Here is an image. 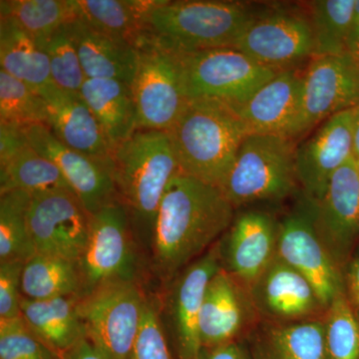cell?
<instances>
[{
	"mask_svg": "<svg viewBox=\"0 0 359 359\" xmlns=\"http://www.w3.org/2000/svg\"><path fill=\"white\" fill-rule=\"evenodd\" d=\"M233 48L271 69H290L304 59L313 57L311 21L304 14L292 11L257 13L243 29Z\"/></svg>",
	"mask_w": 359,
	"mask_h": 359,
	"instance_id": "obj_13",
	"label": "cell"
},
{
	"mask_svg": "<svg viewBox=\"0 0 359 359\" xmlns=\"http://www.w3.org/2000/svg\"><path fill=\"white\" fill-rule=\"evenodd\" d=\"M139 247L119 200L92 215L88 244L76 263L81 285L79 299L112 283H140Z\"/></svg>",
	"mask_w": 359,
	"mask_h": 359,
	"instance_id": "obj_6",
	"label": "cell"
},
{
	"mask_svg": "<svg viewBox=\"0 0 359 359\" xmlns=\"http://www.w3.org/2000/svg\"><path fill=\"white\" fill-rule=\"evenodd\" d=\"M80 96L95 116L111 149L138 131V111L131 84L119 80L86 79Z\"/></svg>",
	"mask_w": 359,
	"mask_h": 359,
	"instance_id": "obj_24",
	"label": "cell"
},
{
	"mask_svg": "<svg viewBox=\"0 0 359 359\" xmlns=\"http://www.w3.org/2000/svg\"><path fill=\"white\" fill-rule=\"evenodd\" d=\"M245 359H250V358H249V355H248V353H247V355H245Z\"/></svg>",
	"mask_w": 359,
	"mask_h": 359,
	"instance_id": "obj_46",
	"label": "cell"
},
{
	"mask_svg": "<svg viewBox=\"0 0 359 359\" xmlns=\"http://www.w3.org/2000/svg\"><path fill=\"white\" fill-rule=\"evenodd\" d=\"M0 65L40 96L55 85L46 53L11 18H0Z\"/></svg>",
	"mask_w": 359,
	"mask_h": 359,
	"instance_id": "obj_27",
	"label": "cell"
},
{
	"mask_svg": "<svg viewBox=\"0 0 359 359\" xmlns=\"http://www.w3.org/2000/svg\"><path fill=\"white\" fill-rule=\"evenodd\" d=\"M304 74L280 71L244 103L231 104L249 134L294 138L302 112Z\"/></svg>",
	"mask_w": 359,
	"mask_h": 359,
	"instance_id": "obj_18",
	"label": "cell"
},
{
	"mask_svg": "<svg viewBox=\"0 0 359 359\" xmlns=\"http://www.w3.org/2000/svg\"><path fill=\"white\" fill-rule=\"evenodd\" d=\"M28 144L53 162L90 214L118 200L112 162L92 159L66 147L44 124L25 127Z\"/></svg>",
	"mask_w": 359,
	"mask_h": 359,
	"instance_id": "obj_16",
	"label": "cell"
},
{
	"mask_svg": "<svg viewBox=\"0 0 359 359\" xmlns=\"http://www.w3.org/2000/svg\"><path fill=\"white\" fill-rule=\"evenodd\" d=\"M221 245L189 264L168 283L160 313L170 346L176 359H194L199 353V318L210 280L221 269Z\"/></svg>",
	"mask_w": 359,
	"mask_h": 359,
	"instance_id": "obj_10",
	"label": "cell"
},
{
	"mask_svg": "<svg viewBox=\"0 0 359 359\" xmlns=\"http://www.w3.org/2000/svg\"><path fill=\"white\" fill-rule=\"evenodd\" d=\"M313 218L318 236L340 268L359 237V170L355 158L332 175L325 195L314 202Z\"/></svg>",
	"mask_w": 359,
	"mask_h": 359,
	"instance_id": "obj_17",
	"label": "cell"
},
{
	"mask_svg": "<svg viewBox=\"0 0 359 359\" xmlns=\"http://www.w3.org/2000/svg\"><path fill=\"white\" fill-rule=\"evenodd\" d=\"M23 266V263H0V320H11L21 316Z\"/></svg>",
	"mask_w": 359,
	"mask_h": 359,
	"instance_id": "obj_39",
	"label": "cell"
},
{
	"mask_svg": "<svg viewBox=\"0 0 359 359\" xmlns=\"http://www.w3.org/2000/svg\"><path fill=\"white\" fill-rule=\"evenodd\" d=\"M32 194L13 191L0 195V263H23L35 255L27 214Z\"/></svg>",
	"mask_w": 359,
	"mask_h": 359,
	"instance_id": "obj_32",
	"label": "cell"
},
{
	"mask_svg": "<svg viewBox=\"0 0 359 359\" xmlns=\"http://www.w3.org/2000/svg\"><path fill=\"white\" fill-rule=\"evenodd\" d=\"M71 36L86 79H112L132 84L139 62V50L74 18Z\"/></svg>",
	"mask_w": 359,
	"mask_h": 359,
	"instance_id": "obj_23",
	"label": "cell"
},
{
	"mask_svg": "<svg viewBox=\"0 0 359 359\" xmlns=\"http://www.w3.org/2000/svg\"><path fill=\"white\" fill-rule=\"evenodd\" d=\"M295 149L289 137L248 135L222 192L235 208L257 201L283 199L297 188Z\"/></svg>",
	"mask_w": 359,
	"mask_h": 359,
	"instance_id": "obj_5",
	"label": "cell"
},
{
	"mask_svg": "<svg viewBox=\"0 0 359 359\" xmlns=\"http://www.w3.org/2000/svg\"><path fill=\"white\" fill-rule=\"evenodd\" d=\"M78 297H62L44 301L21 297V318L39 339L59 355L86 339L77 311Z\"/></svg>",
	"mask_w": 359,
	"mask_h": 359,
	"instance_id": "obj_25",
	"label": "cell"
},
{
	"mask_svg": "<svg viewBox=\"0 0 359 359\" xmlns=\"http://www.w3.org/2000/svg\"><path fill=\"white\" fill-rule=\"evenodd\" d=\"M27 144L25 127L0 122V168L6 166Z\"/></svg>",
	"mask_w": 359,
	"mask_h": 359,
	"instance_id": "obj_40",
	"label": "cell"
},
{
	"mask_svg": "<svg viewBox=\"0 0 359 359\" xmlns=\"http://www.w3.org/2000/svg\"><path fill=\"white\" fill-rule=\"evenodd\" d=\"M111 160L118 200L126 209L139 244L150 250L161 201L179 173L169 134L138 130L112 149Z\"/></svg>",
	"mask_w": 359,
	"mask_h": 359,
	"instance_id": "obj_2",
	"label": "cell"
},
{
	"mask_svg": "<svg viewBox=\"0 0 359 359\" xmlns=\"http://www.w3.org/2000/svg\"><path fill=\"white\" fill-rule=\"evenodd\" d=\"M325 359H359V318L346 290L325 311Z\"/></svg>",
	"mask_w": 359,
	"mask_h": 359,
	"instance_id": "obj_34",
	"label": "cell"
},
{
	"mask_svg": "<svg viewBox=\"0 0 359 359\" xmlns=\"http://www.w3.org/2000/svg\"><path fill=\"white\" fill-rule=\"evenodd\" d=\"M247 353L237 342L212 348L202 347L194 359H245Z\"/></svg>",
	"mask_w": 359,
	"mask_h": 359,
	"instance_id": "obj_41",
	"label": "cell"
},
{
	"mask_svg": "<svg viewBox=\"0 0 359 359\" xmlns=\"http://www.w3.org/2000/svg\"><path fill=\"white\" fill-rule=\"evenodd\" d=\"M92 215L69 189L33 194L27 214L35 254L77 263L88 244Z\"/></svg>",
	"mask_w": 359,
	"mask_h": 359,
	"instance_id": "obj_11",
	"label": "cell"
},
{
	"mask_svg": "<svg viewBox=\"0 0 359 359\" xmlns=\"http://www.w3.org/2000/svg\"><path fill=\"white\" fill-rule=\"evenodd\" d=\"M46 121L45 101L28 85L0 69V122L27 127Z\"/></svg>",
	"mask_w": 359,
	"mask_h": 359,
	"instance_id": "obj_35",
	"label": "cell"
},
{
	"mask_svg": "<svg viewBox=\"0 0 359 359\" xmlns=\"http://www.w3.org/2000/svg\"><path fill=\"white\" fill-rule=\"evenodd\" d=\"M80 292L79 271L75 262L35 254L23 266L21 292L26 299L32 301L62 297L79 299Z\"/></svg>",
	"mask_w": 359,
	"mask_h": 359,
	"instance_id": "obj_29",
	"label": "cell"
},
{
	"mask_svg": "<svg viewBox=\"0 0 359 359\" xmlns=\"http://www.w3.org/2000/svg\"><path fill=\"white\" fill-rule=\"evenodd\" d=\"M62 359H110L103 351L94 346L88 339H84L63 354Z\"/></svg>",
	"mask_w": 359,
	"mask_h": 359,
	"instance_id": "obj_43",
	"label": "cell"
},
{
	"mask_svg": "<svg viewBox=\"0 0 359 359\" xmlns=\"http://www.w3.org/2000/svg\"><path fill=\"white\" fill-rule=\"evenodd\" d=\"M0 359H62L36 337L23 318L0 320Z\"/></svg>",
	"mask_w": 359,
	"mask_h": 359,
	"instance_id": "obj_37",
	"label": "cell"
},
{
	"mask_svg": "<svg viewBox=\"0 0 359 359\" xmlns=\"http://www.w3.org/2000/svg\"><path fill=\"white\" fill-rule=\"evenodd\" d=\"M355 108L337 113L295 149V173L304 196L318 202L332 175L353 157Z\"/></svg>",
	"mask_w": 359,
	"mask_h": 359,
	"instance_id": "obj_15",
	"label": "cell"
},
{
	"mask_svg": "<svg viewBox=\"0 0 359 359\" xmlns=\"http://www.w3.org/2000/svg\"><path fill=\"white\" fill-rule=\"evenodd\" d=\"M128 359H176L154 297H147L140 332Z\"/></svg>",
	"mask_w": 359,
	"mask_h": 359,
	"instance_id": "obj_38",
	"label": "cell"
},
{
	"mask_svg": "<svg viewBox=\"0 0 359 359\" xmlns=\"http://www.w3.org/2000/svg\"><path fill=\"white\" fill-rule=\"evenodd\" d=\"M226 240V271L248 292L276 257L278 224L271 215L249 211L233 219Z\"/></svg>",
	"mask_w": 359,
	"mask_h": 359,
	"instance_id": "obj_19",
	"label": "cell"
},
{
	"mask_svg": "<svg viewBox=\"0 0 359 359\" xmlns=\"http://www.w3.org/2000/svg\"><path fill=\"white\" fill-rule=\"evenodd\" d=\"M68 25L54 32L41 49L48 58L52 81L55 86L69 93L80 94L86 76Z\"/></svg>",
	"mask_w": 359,
	"mask_h": 359,
	"instance_id": "obj_36",
	"label": "cell"
},
{
	"mask_svg": "<svg viewBox=\"0 0 359 359\" xmlns=\"http://www.w3.org/2000/svg\"><path fill=\"white\" fill-rule=\"evenodd\" d=\"M41 97L46 107L45 125L63 145L92 159L112 162L110 144L80 94L54 85Z\"/></svg>",
	"mask_w": 359,
	"mask_h": 359,
	"instance_id": "obj_20",
	"label": "cell"
},
{
	"mask_svg": "<svg viewBox=\"0 0 359 359\" xmlns=\"http://www.w3.org/2000/svg\"><path fill=\"white\" fill-rule=\"evenodd\" d=\"M0 18H11L42 45L54 32L76 18L73 0H1Z\"/></svg>",
	"mask_w": 359,
	"mask_h": 359,
	"instance_id": "obj_31",
	"label": "cell"
},
{
	"mask_svg": "<svg viewBox=\"0 0 359 359\" xmlns=\"http://www.w3.org/2000/svg\"><path fill=\"white\" fill-rule=\"evenodd\" d=\"M256 14L243 2L160 0L149 13L147 37L175 53L233 48Z\"/></svg>",
	"mask_w": 359,
	"mask_h": 359,
	"instance_id": "obj_4",
	"label": "cell"
},
{
	"mask_svg": "<svg viewBox=\"0 0 359 359\" xmlns=\"http://www.w3.org/2000/svg\"><path fill=\"white\" fill-rule=\"evenodd\" d=\"M257 359H325L323 320L266 328L257 344Z\"/></svg>",
	"mask_w": 359,
	"mask_h": 359,
	"instance_id": "obj_28",
	"label": "cell"
},
{
	"mask_svg": "<svg viewBox=\"0 0 359 359\" xmlns=\"http://www.w3.org/2000/svg\"><path fill=\"white\" fill-rule=\"evenodd\" d=\"M160 0H73L78 20L138 49L147 36V18Z\"/></svg>",
	"mask_w": 359,
	"mask_h": 359,
	"instance_id": "obj_26",
	"label": "cell"
},
{
	"mask_svg": "<svg viewBox=\"0 0 359 359\" xmlns=\"http://www.w3.org/2000/svg\"><path fill=\"white\" fill-rule=\"evenodd\" d=\"M179 172L221 189L249 132L231 103L188 99L170 131Z\"/></svg>",
	"mask_w": 359,
	"mask_h": 359,
	"instance_id": "obj_3",
	"label": "cell"
},
{
	"mask_svg": "<svg viewBox=\"0 0 359 359\" xmlns=\"http://www.w3.org/2000/svg\"><path fill=\"white\" fill-rule=\"evenodd\" d=\"M61 189L72 190L58 167L29 144L6 166L0 168V195L13 191H25L33 195Z\"/></svg>",
	"mask_w": 359,
	"mask_h": 359,
	"instance_id": "obj_30",
	"label": "cell"
},
{
	"mask_svg": "<svg viewBox=\"0 0 359 359\" xmlns=\"http://www.w3.org/2000/svg\"><path fill=\"white\" fill-rule=\"evenodd\" d=\"M346 294L359 318V256L349 263L346 278Z\"/></svg>",
	"mask_w": 359,
	"mask_h": 359,
	"instance_id": "obj_42",
	"label": "cell"
},
{
	"mask_svg": "<svg viewBox=\"0 0 359 359\" xmlns=\"http://www.w3.org/2000/svg\"><path fill=\"white\" fill-rule=\"evenodd\" d=\"M147 297L140 283H118L78 299L87 339L110 359H128L140 332Z\"/></svg>",
	"mask_w": 359,
	"mask_h": 359,
	"instance_id": "obj_8",
	"label": "cell"
},
{
	"mask_svg": "<svg viewBox=\"0 0 359 359\" xmlns=\"http://www.w3.org/2000/svg\"><path fill=\"white\" fill-rule=\"evenodd\" d=\"M359 105V57L351 53L313 57L302 80L295 137L337 113Z\"/></svg>",
	"mask_w": 359,
	"mask_h": 359,
	"instance_id": "obj_14",
	"label": "cell"
},
{
	"mask_svg": "<svg viewBox=\"0 0 359 359\" xmlns=\"http://www.w3.org/2000/svg\"><path fill=\"white\" fill-rule=\"evenodd\" d=\"M139 62L132 82L139 130L168 132L185 107L178 56L147 39L138 47Z\"/></svg>",
	"mask_w": 359,
	"mask_h": 359,
	"instance_id": "obj_9",
	"label": "cell"
},
{
	"mask_svg": "<svg viewBox=\"0 0 359 359\" xmlns=\"http://www.w3.org/2000/svg\"><path fill=\"white\" fill-rule=\"evenodd\" d=\"M353 157L359 160V105L355 107V113H354Z\"/></svg>",
	"mask_w": 359,
	"mask_h": 359,
	"instance_id": "obj_45",
	"label": "cell"
},
{
	"mask_svg": "<svg viewBox=\"0 0 359 359\" xmlns=\"http://www.w3.org/2000/svg\"><path fill=\"white\" fill-rule=\"evenodd\" d=\"M358 161V170H359V160H356Z\"/></svg>",
	"mask_w": 359,
	"mask_h": 359,
	"instance_id": "obj_47",
	"label": "cell"
},
{
	"mask_svg": "<svg viewBox=\"0 0 359 359\" xmlns=\"http://www.w3.org/2000/svg\"><path fill=\"white\" fill-rule=\"evenodd\" d=\"M252 306L249 292L222 266L205 290L199 318L201 346L237 342Z\"/></svg>",
	"mask_w": 359,
	"mask_h": 359,
	"instance_id": "obj_21",
	"label": "cell"
},
{
	"mask_svg": "<svg viewBox=\"0 0 359 359\" xmlns=\"http://www.w3.org/2000/svg\"><path fill=\"white\" fill-rule=\"evenodd\" d=\"M313 200L306 197L301 209L278 224L276 257L301 273L313 287L325 309L344 292L339 264L314 226Z\"/></svg>",
	"mask_w": 359,
	"mask_h": 359,
	"instance_id": "obj_12",
	"label": "cell"
},
{
	"mask_svg": "<svg viewBox=\"0 0 359 359\" xmlns=\"http://www.w3.org/2000/svg\"><path fill=\"white\" fill-rule=\"evenodd\" d=\"M176 54L188 99L212 98L231 104L244 103L280 72L259 65L235 48Z\"/></svg>",
	"mask_w": 359,
	"mask_h": 359,
	"instance_id": "obj_7",
	"label": "cell"
},
{
	"mask_svg": "<svg viewBox=\"0 0 359 359\" xmlns=\"http://www.w3.org/2000/svg\"><path fill=\"white\" fill-rule=\"evenodd\" d=\"M233 210L221 189L180 172L175 175L161 201L151 243L157 278L168 285L211 249L231 228Z\"/></svg>",
	"mask_w": 359,
	"mask_h": 359,
	"instance_id": "obj_1",
	"label": "cell"
},
{
	"mask_svg": "<svg viewBox=\"0 0 359 359\" xmlns=\"http://www.w3.org/2000/svg\"><path fill=\"white\" fill-rule=\"evenodd\" d=\"M347 51L356 57H359V0H356L355 6H354Z\"/></svg>",
	"mask_w": 359,
	"mask_h": 359,
	"instance_id": "obj_44",
	"label": "cell"
},
{
	"mask_svg": "<svg viewBox=\"0 0 359 359\" xmlns=\"http://www.w3.org/2000/svg\"><path fill=\"white\" fill-rule=\"evenodd\" d=\"M356 0H318L309 4L313 57L348 53L349 30Z\"/></svg>",
	"mask_w": 359,
	"mask_h": 359,
	"instance_id": "obj_33",
	"label": "cell"
},
{
	"mask_svg": "<svg viewBox=\"0 0 359 359\" xmlns=\"http://www.w3.org/2000/svg\"><path fill=\"white\" fill-rule=\"evenodd\" d=\"M249 294L255 308L276 320L301 321L325 311L311 283L278 257Z\"/></svg>",
	"mask_w": 359,
	"mask_h": 359,
	"instance_id": "obj_22",
	"label": "cell"
}]
</instances>
